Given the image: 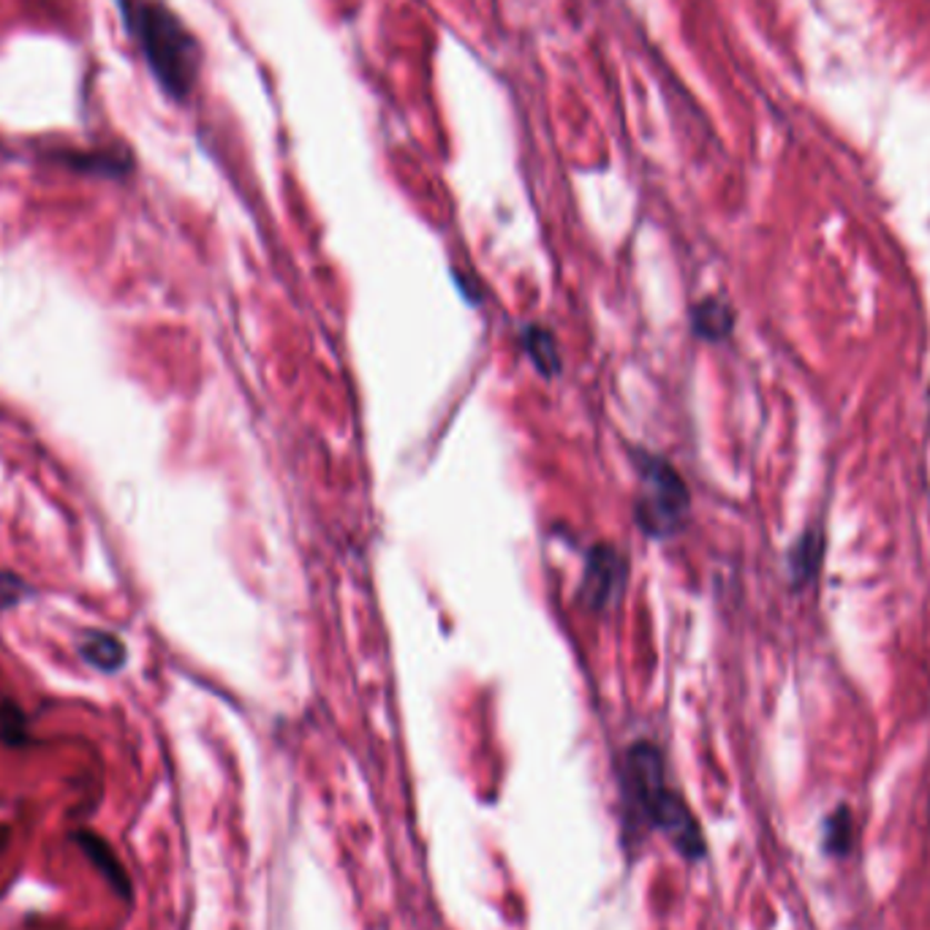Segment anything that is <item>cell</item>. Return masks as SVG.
<instances>
[{
  "label": "cell",
  "instance_id": "8",
  "mask_svg": "<svg viewBox=\"0 0 930 930\" xmlns=\"http://www.w3.org/2000/svg\"><path fill=\"white\" fill-rule=\"evenodd\" d=\"M691 327L699 338L704 340H721L732 330V313L721 300H704L694 308L691 316Z\"/></svg>",
  "mask_w": 930,
  "mask_h": 930
},
{
  "label": "cell",
  "instance_id": "5",
  "mask_svg": "<svg viewBox=\"0 0 930 930\" xmlns=\"http://www.w3.org/2000/svg\"><path fill=\"white\" fill-rule=\"evenodd\" d=\"M74 841L79 843V849H82L84 857H88L90 862L96 866V871L101 873L103 879H107V884L112 887L114 892H118L123 901H131L133 896V887H131V877L126 873V868L120 866L118 854L112 852V847H109L107 841H103L101 836H96L93 830H79L74 832Z\"/></svg>",
  "mask_w": 930,
  "mask_h": 930
},
{
  "label": "cell",
  "instance_id": "2",
  "mask_svg": "<svg viewBox=\"0 0 930 930\" xmlns=\"http://www.w3.org/2000/svg\"><path fill=\"white\" fill-rule=\"evenodd\" d=\"M126 28L148 60L150 74L172 99H188L202 66V50L193 33L167 6L156 0H120Z\"/></svg>",
  "mask_w": 930,
  "mask_h": 930
},
{
  "label": "cell",
  "instance_id": "4",
  "mask_svg": "<svg viewBox=\"0 0 930 930\" xmlns=\"http://www.w3.org/2000/svg\"><path fill=\"white\" fill-rule=\"evenodd\" d=\"M626 580H629V563L620 556L616 547L599 544L588 552L586 571L580 582V599L588 610L601 612L610 610L623 593Z\"/></svg>",
  "mask_w": 930,
  "mask_h": 930
},
{
  "label": "cell",
  "instance_id": "9",
  "mask_svg": "<svg viewBox=\"0 0 930 930\" xmlns=\"http://www.w3.org/2000/svg\"><path fill=\"white\" fill-rule=\"evenodd\" d=\"M0 740H3L6 746H11V749H20V746H26L30 740L26 713H22L14 702L0 704Z\"/></svg>",
  "mask_w": 930,
  "mask_h": 930
},
{
  "label": "cell",
  "instance_id": "10",
  "mask_svg": "<svg viewBox=\"0 0 930 930\" xmlns=\"http://www.w3.org/2000/svg\"><path fill=\"white\" fill-rule=\"evenodd\" d=\"M22 593H26V582L11 571H0V610L20 604Z\"/></svg>",
  "mask_w": 930,
  "mask_h": 930
},
{
  "label": "cell",
  "instance_id": "7",
  "mask_svg": "<svg viewBox=\"0 0 930 930\" xmlns=\"http://www.w3.org/2000/svg\"><path fill=\"white\" fill-rule=\"evenodd\" d=\"M520 340H522V346H526V354L531 357L533 364H537L539 373L556 376L558 370H561V351H558L556 336H552L550 330L531 324L522 330Z\"/></svg>",
  "mask_w": 930,
  "mask_h": 930
},
{
  "label": "cell",
  "instance_id": "3",
  "mask_svg": "<svg viewBox=\"0 0 930 930\" xmlns=\"http://www.w3.org/2000/svg\"><path fill=\"white\" fill-rule=\"evenodd\" d=\"M640 492H637L634 514L648 537H672L683 526L689 514V490L680 473L661 458L642 454L640 466Z\"/></svg>",
  "mask_w": 930,
  "mask_h": 930
},
{
  "label": "cell",
  "instance_id": "6",
  "mask_svg": "<svg viewBox=\"0 0 930 930\" xmlns=\"http://www.w3.org/2000/svg\"><path fill=\"white\" fill-rule=\"evenodd\" d=\"M79 653L90 667L101 672H118L126 664V646L120 642V637L109 634V631H88L82 637Z\"/></svg>",
  "mask_w": 930,
  "mask_h": 930
},
{
  "label": "cell",
  "instance_id": "1",
  "mask_svg": "<svg viewBox=\"0 0 930 930\" xmlns=\"http://www.w3.org/2000/svg\"><path fill=\"white\" fill-rule=\"evenodd\" d=\"M620 808L626 832H664L683 857H702L704 841L683 798L667 783L664 759L653 743H634L620 759Z\"/></svg>",
  "mask_w": 930,
  "mask_h": 930
}]
</instances>
